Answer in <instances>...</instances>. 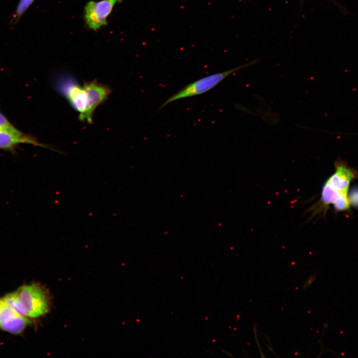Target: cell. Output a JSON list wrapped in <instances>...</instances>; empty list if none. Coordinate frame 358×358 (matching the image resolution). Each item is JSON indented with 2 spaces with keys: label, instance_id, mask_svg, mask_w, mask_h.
<instances>
[{
  "label": "cell",
  "instance_id": "1",
  "mask_svg": "<svg viewBox=\"0 0 358 358\" xmlns=\"http://www.w3.org/2000/svg\"><path fill=\"white\" fill-rule=\"evenodd\" d=\"M259 61V59H256L232 69L208 75L189 83L168 98L161 105L158 111L173 101L200 95L208 92L214 88L229 75L242 69L252 66Z\"/></svg>",
  "mask_w": 358,
  "mask_h": 358
},
{
  "label": "cell",
  "instance_id": "2",
  "mask_svg": "<svg viewBox=\"0 0 358 358\" xmlns=\"http://www.w3.org/2000/svg\"><path fill=\"white\" fill-rule=\"evenodd\" d=\"M17 292L27 317L36 318L49 311V294L47 290L40 284L32 283L24 285L19 287Z\"/></svg>",
  "mask_w": 358,
  "mask_h": 358
},
{
  "label": "cell",
  "instance_id": "3",
  "mask_svg": "<svg viewBox=\"0 0 358 358\" xmlns=\"http://www.w3.org/2000/svg\"><path fill=\"white\" fill-rule=\"evenodd\" d=\"M57 85L60 92L79 113L80 120L84 121L89 106V95L84 86L68 77L60 79Z\"/></svg>",
  "mask_w": 358,
  "mask_h": 358
},
{
  "label": "cell",
  "instance_id": "4",
  "mask_svg": "<svg viewBox=\"0 0 358 358\" xmlns=\"http://www.w3.org/2000/svg\"><path fill=\"white\" fill-rule=\"evenodd\" d=\"M122 0L90 1L85 7V19L88 27L96 30L107 24V18L115 5Z\"/></svg>",
  "mask_w": 358,
  "mask_h": 358
},
{
  "label": "cell",
  "instance_id": "5",
  "mask_svg": "<svg viewBox=\"0 0 358 358\" xmlns=\"http://www.w3.org/2000/svg\"><path fill=\"white\" fill-rule=\"evenodd\" d=\"M335 170L326 181V183L334 190L348 194L351 182L358 177V173L343 161L335 163Z\"/></svg>",
  "mask_w": 358,
  "mask_h": 358
},
{
  "label": "cell",
  "instance_id": "6",
  "mask_svg": "<svg viewBox=\"0 0 358 358\" xmlns=\"http://www.w3.org/2000/svg\"><path fill=\"white\" fill-rule=\"evenodd\" d=\"M21 144H29L43 148L52 149L46 145L39 143L33 136L25 134L19 129L9 130L0 129V149L14 153L16 148Z\"/></svg>",
  "mask_w": 358,
  "mask_h": 358
},
{
  "label": "cell",
  "instance_id": "7",
  "mask_svg": "<svg viewBox=\"0 0 358 358\" xmlns=\"http://www.w3.org/2000/svg\"><path fill=\"white\" fill-rule=\"evenodd\" d=\"M83 86L89 95V106L84 121L91 123L95 109L107 99L111 90L106 85L99 83L96 80L87 82Z\"/></svg>",
  "mask_w": 358,
  "mask_h": 358
},
{
  "label": "cell",
  "instance_id": "8",
  "mask_svg": "<svg viewBox=\"0 0 358 358\" xmlns=\"http://www.w3.org/2000/svg\"><path fill=\"white\" fill-rule=\"evenodd\" d=\"M29 318L17 315L0 323V329L12 334H21L31 323Z\"/></svg>",
  "mask_w": 358,
  "mask_h": 358
},
{
  "label": "cell",
  "instance_id": "9",
  "mask_svg": "<svg viewBox=\"0 0 358 358\" xmlns=\"http://www.w3.org/2000/svg\"><path fill=\"white\" fill-rule=\"evenodd\" d=\"M1 300L17 314L27 317L25 310L18 298L17 290L6 294Z\"/></svg>",
  "mask_w": 358,
  "mask_h": 358
},
{
  "label": "cell",
  "instance_id": "10",
  "mask_svg": "<svg viewBox=\"0 0 358 358\" xmlns=\"http://www.w3.org/2000/svg\"><path fill=\"white\" fill-rule=\"evenodd\" d=\"M34 0H20L13 15L12 21L16 23Z\"/></svg>",
  "mask_w": 358,
  "mask_h": 358
},
{
  "label": "cell",
  "instance_id": "11",
  "mask_svg": "<svg viewBox=\"0 0 358 358\" xmlns=\"http://www.w3.org/2000/svg\"><path fill=\"white\" fill-rule=\"evenodd\" d=\"M17 315L18 314L4 303L0 306V323Z\"/></svg>",
  "mask_w": 358,
  "mask_h": 358
},
{
  "label": "cell",
  "instance_id": "12",
  "mask_svg": "<svg viewBox=\"0 0 358 358\" xmlns=\"http://www.w3.org/2000/svg\"><path fill=\"white\" fill-rule=\"evenodd\" d=\"M0 129L9 130L18 129L1 111H0Z\"/></svg>",
  "mask_w": 358,
  "mask_h": 358
},
{
  "label": "cell",
  "instance_id": "13",
  "mask_svg": "<svg viewBox=\"0 0 358 358\" xmlns=\"http://www.w3.org/2000/svg\"><path fill=\"white\" fill-rule=\"evenodd\" d=\"M350 205L358 208V186L353 187L348 196Z\"/></svg>",
  "mask_w": 358,
  "mask_h": 358
},
{
  "label": "cell",
  "instance_id": "14",
  "mask_svg": "<svg viewBox=\"0 0 358 358\" xmlns=\"http://www.w3.org/2000/svg\"><path fill=\"white\" fill-rule=\"evenodd\" d=\"M3 304H4V302L2 301L1 299H0V306H1Z\"/></svg>",
  "mask_w": 358,
  "mask_h": 358
}]
</instances>
